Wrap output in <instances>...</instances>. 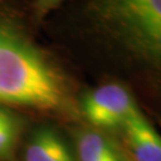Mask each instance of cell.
Segmentation results:
<instances>
[{
	"mask_svg": "<svg viewBox=\"0 0 161 161\" xmlns=\"http://www.w3.org/2000/svg\"><path fill=\"white\" fill-rule=\"evenodd\" d=\"M119 134L132 161H161V136L138 108Z\"/></svg>",
	"mask_w": 161,
	"mask_h": 161,
	"instance_id": "cell-4",
	"label": "cell"
},
{
	"mask_svg": "<svg viewBox=\"0 0 161 161\" xmlns=\"http://www.w3.org/2000/svg\"><path fill=\"white\" fill-rule=\"evenodd\" d=\"M22 130V119L13 109L0 106V161H12Z\"/></svg>",
	"mask_w": 161,
	"mask_h": 161,
	"instance_id": "cell-7",
	"label": "cell"
},
{
	"mask_svg": "<svg viewBox=\"0 0 161 161\" xmlns=\"http://www.w3.org/2000/svg\"><path fill=\"white\" fill-rule=\"evenodd\" d=\"M68 0H34L32 7H34L35 18L41 26L48 20V18L52 16L54 12H56Z\"/></svg>",
	"mask_w": 161,
	"mask_h": 161,
	"instance_id": "cell-8",
	"label": "cell"
},
{
	"mask_svg": "<svg viewBox=\"0 0 161 161\" xmlns=\"http://www.w3.org/2000/svg\"><path fill=\"white\" fill-rule=\"evenodd\" d=\"M52 26L104 49L152 87H161V0H70Z\"/></svg>",
	"mask_w": 161,
	"mask_h": 161,
	"instance_id": "cell-2",
	"label": "cell"
},
{
	"mask_svg": "<svg viewBox=\"0 0 161 161\" xmlns=\"http://www.w3.org/2000/svg\"><path fill=\"white\" fill-rule=\"evenodd\" d=\"M79 108L94 129L119 131L138 105L124 85L111 81L87 91L81 98Z\"/></svg>",
	"mask_w": 161,
	"mask_h": 161,
	"instance_id": "cell-3",
	"label": "cell"
},
{
	"mask_svg": "<svg viewBox=\"0 0 161 161\" xmlns=\"http://www.w3.org/2000/svg\"><path fill=\"white\" fill-rule=\"evenodd\" d=\"M34 0H0V106L44 115L73 109L72 85L38 40Z\"/></svg>",
	"mask_w": 161,
	"mask_h": 161,
	"instance_id": "cell-1",
	"label": "cell"
},
{
	"mask_svg": "<svg viewBox=\"0 0 161 161\" xmlns=\"http://www.w3.org/2000/svg\"><path fill=\"white\" fill-rule=\"evenodd\" d=\"M24 161H75L64 138L54 129H36L24 148Z\"/></svg>",
	"mask_w": 161,
	"mask_h": 161,
	"instance_id": "cell-5",
	"label": "cell"
},
{
	"mask_svg": "<svg viewBox=\"0 0 161 161\" xmlns=\"http://www.w3.org/2000/svg\"><path fill=\"white\" fill-rule=\"evenodd\" d=\"M76 161H127L123 153L105 134L82 129L75 137Z\"/></svg>",
	"mask_w": 161,
	"mask_h": 161,
	"instance_id": "cell-6",
	"label": "cell"
}]
</instances>
